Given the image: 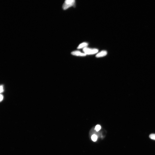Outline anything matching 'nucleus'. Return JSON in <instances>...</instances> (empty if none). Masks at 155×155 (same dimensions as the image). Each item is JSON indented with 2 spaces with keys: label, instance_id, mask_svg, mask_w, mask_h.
I'll return each mask as SVG.
<instances>
[{
  "label": "nucleus",
  "instance_id": "9d476101",
  "mask_svg": "<svg viewBox=\"0 0 155 155\" xmlns=\"http://www.w3.org/2000/svg\"><path fill=\"white\" fill-rule=\"evenodd\" d=\"M3 95H2L1 94V101L2 100H3Z\"/></svg>",
  "mask_w": 155,
  "mask_h": 155
},
{
  "label": "nucleus",
  "instance_id": "f257e3e1",
  "mask_svg": "<svg viewBox=\"0 0 155 155\" xmlns=\"http://www.w3.org/2000/svg\"><path fill=\"white\" fill-rule=\"evenodd\" d=\"M76 6V0H65L62 6L63 10H65L72 7Z\"/></svg>",
  "mask_w": 155,
  "mask_h": 155
},
{
  "label": "nucleus",
  "instance_id": "6e6552de",
  "mask_svg": "<svg viewBox=\"0 0 155 155\" xmlns=\"http://www.w3.org/2000/svg\"><path fill=\"white\" fill-rule=\"evenodd\" d=\"M101 128V127L100 125H97L96 127H95V129L97 131H98L100 130Z\"/></svg>",
  "mask_w": 155,
  "mask_h": 155
},
{
  "label": "nucleus",
  "instance_id": "1a4fd4ad",
  "mask_svg": "<svg viewBox=\"0 0 155 155\" xmlns=\"http://www.w3.org/2000/svg\"><path fill=\"white\" fill-rule=\"evenodd\" d=\"M4 91L3 88V85H1V93H2V92H3Z\"/></svg>",
  "mask_w": 155,
  "mask_h": 155
},
{
  "label": "nucleus",
  "instance_id": "0eeeda50",
  "mask_svg": "<svg viewBox=\"0 0 155 155\" xmlns=\"http://www.w3.org/2000/svg\"><path fill=\"white\" fill-rule=\"evenodd\" d=\"M149 138L151 139L155 140V134H151L149 135Z\"/></svg>",
  "mask_w": 155,
  "mask_h": 155
},
{
  "label": "nucleus",
  "instance_id": "423d86ee",
  "mask_svg": "<svg viewBox=\"0 0 155 155\" xmlns=\"http://www.w3.org/2000/svg\"><path fill=\"white\" fill-rule=\"evenodd\" d=\"M91 139L93 141H96L97 139V136L95 135H93L91 137Z\"/></svg>",
  "mask_w": 155,
  "mask_h": 155
},
{
  "label": "nucleus",
  "instance_id": "39448f33",
  "mask_svg": "<svg viewBox=\"0 0 155 155\" xmlns=\"http://www.w3.org/2000/svg\"><path fill=\"white\" fill-rule=\"evenodd\" d=\"M88 45V44L86 42H84L80 44L79 46H78L77 49H81L82 48L84 49V48L87 47Z\"/></svg>",
  "mask_w": 155,
  "mask_h": 155
},
{
  "label": "nucleus",
  "instance_id": "7ed1b4c3",
  "mask_svg": "<svg viewBox=\"0 0 155 155\" xmlns=\"http://www.w3.org/2000/svg\"><path fill=\"white\" fill-rule=\"evenodd\" d=\"M71 54L73 56H85L86 54L84 53H82L78 51H74L71 53Z\"/></svg>",
  "mask_w": 155,
  "mask_h": 155
},
{
  "label": "nucleus",
  "instance_id": "f03ea898",
  "mask_svg": "<svg viewBox=\"0 0 155 155\" xmlns=\"http://www.w3.org/2000/svg\"><path fill=\"white\" fill-rule=\"evenodd\" d=\"M83 51L86 55H93L97 53L98 50L97 49H93L86 47L83 49Z\"/></svg>",
  "mask_w": 155,
  "mask_h": 155
},
{
  "label": "nucleus",
  "instance_id": "20e7f679",
  "mask_svg": "<svg viewBox=\"0 0 155 155\" xmlns=\"http://www.w3.org/2000/svg\"><path fill=\"white\" fill-rule=\"evenodd\" d=\"M107 54V52L105 50H103L98 53L96 55V57L97 58H101L106 56Z\"/></svg>",
  "mask_w": 155,
  "mask_h": 155
}]
</instances>
